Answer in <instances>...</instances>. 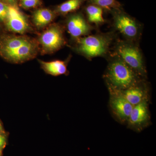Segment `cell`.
Instances as JSON below:
<instances>
[{
	"mask_svg": "<svg viewBox=\"0 0 156 156\" xmlns=\"http://www.w3.org/2000/svg\"><path fill=\"white\" fill-rule=\"evenodd\" d=\"M111 56L105 75L109 89L125 90L142 81L141 77L119 57Z\"/></svg>",
	"mask_w": 156,
	"mask_h": 156,
	"instance_id": "1",
	"label": "cell"
},
{
	"mask_svg": "<svg viewBox=\"0 0 156 156\" xmlns=\"http://www.w3.org/2000/svg\"><path fill=\"white\" fill-rule=\"evenodd\" d=\"M114 36L112 33L89 35L76 39L75 50L87 59L106 56Z\"/></svg>",
	"mask_w": 156,
	"mask_h": 156,
	"instance_id": "2",
	"label": "cell"
},
{
	"mask_svg": "<svg viewBox=\"0 0 156 156\" xmlns=\"http://www.w3.org/2000/svg\"><path fill=\"white\" fill-rule=\"evenodd\" d=\"M112 55L119 57L141 78L146 76L143 56L137 44L126 40L118 41Z\"/></svg>",
	"mask_w": 156,
	"mask_h": 156,
	"instance_id": "3",
	"label": "cell"
},
{
	"mask_svg": "<svg viewBox=\"0 0 156 156\" xmlns=\"http://www.w3.org/2000/svg\"><path fill=\"white\" fill-rule=\"evenodd\" d=\"M115 14L113 25L115 30L123 36L126 41L137 44L141 34L140 24L133 17L123 12Z\"/></svg>",
	"mask_w": 156,
	"mask_h": 156,
	"instance_id": "4",
	"label": "cell"
},
{
	"mask_svg": "<svg viewBox=\"0 0 156 156\" xmlns=\"http://www.w3.org/2000/svg\"><path fill=\"white\" fill-rule=\"evenodd\" d=\"M40 43L45 53H53L62 48L66 41L61 27L57 24L50 26L41 35Z\"/></svg>",
	"mask_w": 156,
	"mask_h": 156,
	"instance_id": "5",
	"label": "cell"
},
{
	"mask_svg": "<svg viewBox=\"0 0 156 156\" xmlns=\"http://www.w3.org/2000/svg\"><path fill=\"white\" fill-rule=\"evenodd\" d=\"M66 28L71 36L75 39L89 35L93 29V27L80 14L73 15L68 18Z\"/></svg>",
	"mask_w": 156,
	"mask_h": 156,
	"instance_id": "6",
	"label": "cell"
},
{
	"mask_svg": "<svg viewBox=\"0 0 156 156\" xmlns=\"http://www.w3.org/2000/svg\"><path fill=\"white\" fill-rule=\"evenodd\" d=\"M109 90L112 95L111 106L114 113L121 121L125 122L128 120L134 106L123 97L119 91L111 89Z\"/></svg>",
	"mask_w": 156,
	"mask_h": 156,
	"instance_id": "7",
	"label": "cell"
},
{
	"mask_svg": "<svg viewBox=\"0 0 156 156\" xmlns=\"http://www.w3.org/2000/svg\"><path fill=\"white\" fill-rule=\"evenodd\" d=\"M7 26L9 30L18 34H23L29 29L27 19L15 5L9 6Z\"/></svg>",
	"mask_w": 156,
	"mask_h": 156,
	"instance_id": "8",
	"label": "cell"
},
{
	"mask_svg": "<svg viewBox=\"0 0 156 156\" xmlns=\"http://www.w3.org/2000/svg\"><path fill=\"white\" fill-rule=\"evenodd\" d=\"M37 45L29 41L16 50L5 54L9 60L14 62H23L33 57L37 53Z\"/></svg>",
	"mask_w": 156,
	"mask_h": 156,
	"instance_id": "9",
	"label": "cell"
},
{
	"mask_svg": "<svg viewBox=\"0 0 156 156\" xmlns=\"http://www.w3.org/2000/svg\"><path fill=\"white\" fill-rule=\"evenodd\" d=\"M119 91L133 106L147 100V90L142 80L128 89Z\"/></svg>",
	"mask_w": 156,
	"mask_h": 156,
	"instance_id": "10",
	"label": "cell"
},
{
	"mask_svg": "<svg viewBox=\"0 0 156 156\" xmlns=\"http://www.w3.org/2000/svg\"><path fill=\"white\" fill-rule=\"evenodd\" d=\"M148 119V108L146 100L134 106L128 121L129 125L137 127L144 125Z\"/></svg>",
	"mask_w": 156,
	"mask_h": 156,
	"instance_id": "11",
	"label": "cell"
},
{
	"mask_svg": "<svg viewBox=\"0 0 156 156\" xmlns=\"http://www.w3.org/2000/svg\"><path fill=\"white\" fill-rule=\"evenodd\" d=\"M40 62L43 69L50 75L57 76L67 74V65L66 62L58 60L51 62L40 60Z\"/></svg>",
	"mask_w": 156,
	"mask_h": 156,
	"instance_id": "12",
	"label": "cell"
},
{
	"mask_svg": "<svg viewBox=\"0 0 156 156\" xmlns=\"http://www.w3.org/2000/svg\"><path fill=\"white\" fill-rule=\"evenodd\" d=\"M33 21L39 28L44 27L53 21L54 15L51 10L47 9H39L33 14Z\"/></svg>",
	"mask_w": 156,
	"mask_h": 156,
	"instance_id": "13",
	"label": "cell"
},
{
	"mask_svg": "<svg viewBox=\"0 0 156 156\" xmlns=\"http://www.w3.org/2000/svg\"><path fill=\"white\" fill-rule=\"evenodd\" d=\"M30 40L25 37L14 36L9 37L3 41L2 51L5 55L20 48Z\"/></svg>",
	"mask_w": 156,
	"mask_h": 156,
	"instance_id": "14",
	"label": "cell"
},
{
	"mask_svg": "<svg viewBox=\"0 0 156 156\" xmlns=\"http://www.w3.org/2000/svg\"><path fill=\"white\" fill-rule=\"evenodd\" d=\"M86 12L87 20L89 23L99 25L105 21L103 17L102 9L98 6L95 5L88 6L86 9Z\"/></svg>",
	"mask_w": 156,
	"mask_h": 156,
	"instance_id": "15",
	"label": "cell"
},
{
	"mask_svg": "<svg viewBox=\"0 0 156 156\" xmlns=\"http://www.w3.org/2000/svg\"><path fill=\"white\" fill-rule=\"evenodd\" d=\"M84 0H68L58 6V11L62 14H68L80 8Z\"/></svg>",
	"mask_w": 156,
	"mask_h": 156,
	"instance_id": "16",
	"label": "cell"
},
{
	"mask_svg": "<svg viewBox=\"0 0 156 156\" xmlns=\"http://www.w3.org/2000/svg\"><path fill=\"white\" fill-rule=\"evenodd\" d=\"M95 5L100 7L101 9L108 10L117 9L119 7L120 4L116 0H90Z\"/></svg>",
	"mask_w": 156,
	"mask_h": 156,
	"instance_id": "17",
	"label": "cell"
},
{
	"mask_svg": "<svg viewBox=\"0 0 156 156\" xmlns=\"http://www.w3.org/2000/svg\"><path fill=\"white\" fill-rule=\"evenodd\" d=\"M40 3V0H20L21 6L26 9L35 8Z\"/></svg>",
	"mask_w": 156,
	"mask_h": 156,
	"instance_id": "18",
	"label": "cell"
},
{
	"mask_svg": "<svg viewBox=\"0 0 156 156\" xmlns=\"http://www.w3.org/2000/svg\"><path fill=\"white\" fill-rule=\"evenodd\" d=\"M9 6L5 3L0 2V21H3L8 16Z\"/></svg>",
	"mask_w": 156,
	"mask_h": 156,
	"instance_id": "19",
	"label": "cell"
},
{
	"mask_svg": "<svg viewBox=\"0 0 156 156\" xmlns=\"http://www.w3.org/2000/svg\"><path fill=\"white\" fill-rule=\"evenodd\" d=\"M6 137L4 134L0 133V148L4 147L5 145Z\"/></svg>",
	"mask_w": 156,
	"mask_h": 156,
	"instance_id": "20",
	"label": "cell"
},
{
	"mask_svg": "<svg viewBox=\"0 0 156 156\" xmlns=\"http://www.w3.org/2000/svg\"><path fill=\"white\" fill-rule=\"evenodd\" d=\"M7 2H9V3L11 4H14V3L16 2L17 0H6Z\"/></svg>",
	"mask_w": 156,
	"mask_h": 156,
	"instance_id": "21",
	"label": "cell"
},
{
	"mask_svg": "<svg viewBox=\"0 0 156 156\" xmlns=\"http://www.w3.org/2000/svg\"><path fill=\"white\" fill-rule=\"evenodd\" d=\"M3 130V127L2 126V123H1V122H0V131H2V130Z\"/></svg>",
	"mask_w": 156,
	"mask_h": 156,
	"instance_id": "22",
	"label": "cell"
},
{
	"mask_svg": "<svg viewBox=\"0 0 156 156\" xmlns=\"http://www.w3.org/2000/svg\"><path fill=\"white\" fill-rule=\"evenodd\" d=\"M0 156H2V151H1V150H0Z\"/></svg>",
	"mask_w": 156,
	"mask_h": 156,
	"instance_id": "23",
	"label": "cell"
}]
</instances>
